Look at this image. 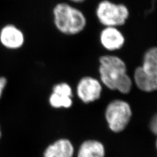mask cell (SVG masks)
Returning a JSON list of instances; mask_svg holds the SVG:
<instances>
[{
	"instance_id": "15",
	"label": "cell",
	"mask_w": 157,
	"mask_h": 157,
	"mask_svg": "<svg viewBox=\"0 0 157 157\" xmlns=\"http://www.w3.org/2000/svg\"><path fill=\"white\" fill-rule=\"evenodd\" d=\"M150 129L154 134L157 135V113L152 118L150 123Z\"/></svg>"
},
{
	"instance_id": "14",
	"label": "cell",
	"mask_w": 157,
	"mask_h": 157,
	"mask_svg": "<svg viewBox=\"0 0 157 157\" xmlns=\"http://www.w3.org/2000/svg\"><path fill=\"white\" fill-rule=\"evenodd\" d=\"M7 84V79L5 77H0V99L3 94L4 90Z\"/></svg>"
},
{
	"instance_id": "11",
	"label": "cell",
	"mask_w": 157,
	"mask_h": 157,
	"mask_svg": "<svg viewBox=\"0 0 157 157\" xmlns=\"http://www.w3.org/2000/svg\"><path fill=\"white\" fill-rule=\"evenodd\" d=\"M72 96L52 92L49 97V104L51 107L56 109L69 108L73 105Z\"/></svg>"
},
{
	"instance_id": "4",
	"label": "cell",
	"mask_w": 157,
	"mask_h": 157,
	"mask_svg": "<svg viewBox=\"0 0 157 157\" xmlns=\"http://www.w3.org/2000/svg\"><path fill=\"white\" fill-rule=\"evenodd\" d=\"M132 109L126 101L117 100L111 102L105 111V118L109 129L119 133L126 128L132 117Z\"/></svg>"
},
{
	"instance_id": "10",
	"label": "cell",
	"mask_w": 157,
	"mask_h": 157,
	"mask_svg": "<svg viewBox=\"0 0 157 157\" xmlns=\"http://www.w3.org/2000/svg\"><path fill=\"white\" fill-rule=\"evenodd\" d=\"M105 149L102 144L95 140H87L80 147L78 157H104Z\"/></svg>"
},
{
	"instance_id": "16",
	"label": "cell",
	"mask_w": 157,
	"mask_h": 157,
	"mask_svg": "<svg viewBox=\"0 0 157 157\" xmlns=\"http://www.w3.org/2000/svg\"><path fill=\"white\" fill-rule=\"evenodd\" d=\"M70 2L73 4H82L84 3L86 0H69Z\"/></svg>"
},
{
	"instance_id": "8",
	"label": "cell",
	"mask_w": 157,
	"mask_h": 157,
	"mask_svg": "<svg viewBox=\"0 0 157 157\" xmlns=\"http://www.w3.org/2000/svg\"><path fill=\"white\" fill-rule=\"evenodd\" d=\"M135 83L138 88L146 92L157 90V72L147 71L138 67L134 75Z\"/></svg>"
},
{
	"instance_id": "1",
	"label": "cell",
	"mask_w": 157,
	"mask_h": 157,
	"mask_svg": "<svg viewBox=\"0 0 157 157\" xmlns=\"http://www.w3.org/2000/svg\"><path fill=\"white\" fill-rule=\"evenodd\" d=\"M99 73L101 81L108 89L128 94L132 86V79L126 72V66L118 56H105L100 58Z\"/></svg>"
},
{
	"instance_id": "13",
	"label": "cell",
	"mask_w": 157,
	"mask_h": 157,
	"mask_svg": "<svg viewBox=\"0 0 157 157\" xmlns=\"http://www.w3.org/2000/svg\"><path fill=\"white\" fill-rule=\"evenodd\" d=\"M52 92L73 97V91L71 86L65 82L59 83L54 85L53 86Z\"/></svg>"
},
{
	"instance_id": "12",
	"label": "cell",
	"mask_w": 157,
	"mask_h": 157,
	"mask_svg": "<svg viewBox=\"0 0 157 157\" xmlns=\"http://www.w3.org/2000/svg\"><path fill=\"white\" fill-rule=\"evenodd\" d=\"M141 67L147 71L157 72V47H152L146 51Z\"/></svg>"
},
{
	"instance_id": "18",
	"label": "cell",
	"mask_w": 157,
	"mask_h": 157,
	"mask_svg": "<svg viewBox=\"0 0 157 157\" xmlns=\"http://www.w3.org/2000/svg\"><path fill=\"white\" fill-rule=\"evenodd\" d=\"M156 146H157V141H156Z\"/></svg>"
},
{
	"instance_id": "2",
	"label": "cell",
	"mask_w": 157,
	"mask_h": 157,
	"mask_svg": "<svg viewBox=\"0 0 157 157\" xmlns=\"http://www.w3.org/2000/svg\"><path fill=\"white\" fill-rule=\"evenodd\" d=\"M52 13L55 27L63 34L76 35L82 32L87 26V19L83 11L70 3H57Z\"/></svg>"
},
{
	"instance_id": "7",
	"label": "cell",
	"mask_w": 157,
	"mask_h": 157,
	"mask_svg": "<svg viewBox=\"0 0 157 157\" xmlns=\"http://www.w3.org/2000/svg\"><path fill=\"white\" fill-rule=\"evenodd\" d=\"M100 41L107 50H118L124 44L125 37L119 28L104 27L100 33Z\"/></svg>"
},
{
	"instance_id": "17",
	"label": "cell",
	"mask_w": 157,
	"mask_h": 157,
	"mask_svg": "<svg viewBox=\"0 0 157 157\" xmlns=\"http://www.w3.org/2000/svg\"><path fill=\"white\" fill-rule=\"evenodd\" d=\"M1 135H2V132H1V127H0V138L1 137Z\"/></svg>"
},
{
	"instance_id": "5",
	"label": "cell",
	"mask_w": 157,
	"mask_h": 157,
	"mask_svg": "<svg viewBox=\"0 0 157 157\" xmlns=\"http://www.w3.org/2000/svg\"><path fill=\"white\" fill-rule=\"evenodd\" d=\"M102 86L96 78L86 76L81 78L76 87L79 99L86 104L96 101L101 97Z\"/></svg>"
},
{
	"instance_id": "3",
	"label": "cell",
	"mask_w": 157,
	"mask_h": 157,
	"mask_svg": "<svg viewBox=\"0 0 157 157\" xmlns=\"http://www.w3.org/2000/svg\"><path fill=\"white\" fill-rule=\"evenodd\" d=\"M94 13L103 27L120 28L128 22L130 17L128 6L112 0H100L96 5Z\"/></svg>"
},
{
	"instance_id": "6",
	"label": "cell",
	"mask_w": 157,
	"mask_h": 157,
	"mask_svg": "<svg viewBox=\"0 0 157 157\" xmlns=\"http://www.w3.org/2000/svg\"><path fill=\"white\" fill-rule=\"evenodd\" d=\"M25 37L22 30L13 24H7L0 30V43L8 50H18L25 44Z\"/></svg>"
},
{
	"instance_id": "9",
	"label": "cell",
	"mask_w": 157,
	"mask_h": 157,
	"mask_svg": "<svg viewBox=\"0 0 157 157\" xmlns=\"http://www.w3.org/2000/svg\"><path fill=\"white\" fill-rule=\"evenodd\" d=\"M74 148L71 142L61 139L48 146L44 152V157H72Z\"/></svg>"
}]
</instances>
